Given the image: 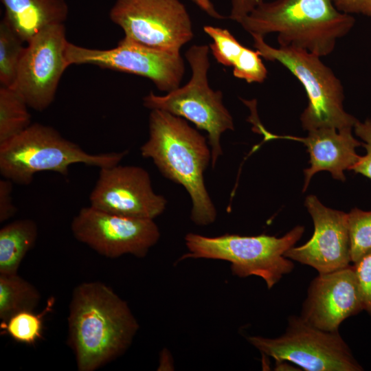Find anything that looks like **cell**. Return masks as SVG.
Masks as SVG:
<instances>
[{
	"instance_id": "603a6c76",
	"label": "cell",
	"mask_w": 371,
	"mask_h": 371,
	"mask_svg": "<svg viewBox=\"0 0 371 371\" xmlns=\"http://www.w3.org/2000/svg\"><path fill=\"white\" fill-rule=\"evenodd\" d=\"M54 303L53 299L40 313L34 311L19 312L6 322L1 323V330L15 341L32 345L41 338L43 327V316L47 313Z\"/></svg>"
},
{
	"instance_id": "f546056e",
	"label": "cell",
	"mask_w": 371,
	"mask_h": 371,
	"mask_svg": "<svg viewBox=\"0 0 371 371\" xmlns=\"http://www.w3.org/2000/svg\"><path fill=\"white\" fill-rule=\"evenodd\" d=\"M194 4H196L201 10L205 12L210 16L217 19L223 20L225 16L221 14L214 6L210 0H191Z\"/></svg>"
},
{
	"instance_id": "6da1fadb",
	"label": "cell",
	"mask_w": 371,
	"mask_h": 371,
	"mask_svg": "<svg viewBox=\"0 0 371 371\" xmlns=\"http://www.w3.org/2000/svg\"><path fill=\"white\" fill-rule=\"evenodd\" d=\"M67 321L78 371H94L120 357L139 328L127 303L101 282L75 287Z\"/></svg>"
},
{
	"instance_id": "d6986e66",
	"label": "cell",
	"mask_w": 371,
	"mask_h": 371,
	"mask_svg": "<svg viewBox=\"0 0 371 371\" xmlns=\"http://www.w3.org/2000/svg\"><path fill=\"white\" fill-rule=\"evenodd\" d=\"M38 237V227L32 219L16 220L0 229V273H17L19 266Z\"/></svg>"
},
{
	"instance_id": "5b68a950",
	"label": "cell",
	"mask_w": 371,
	"mask_h": 371,
	"mask_svg": "<svg viewBox=\"0 0 371 371\" xmlns=\"http://www.w3.org/2000/svg\"><path fill=\"white\" fill-rule=\"evenodd\" d=\"M304 227L297 225L282 237L261 234H224L208 237L194 233L185 236L188 252L179 260L206 258L231 263L234 275L240 278L255 276L262 278L269 289L290 273L294 265L284 253L301 238Z\"/></svg>"
},
{
	"instance_id": "d4e9b609",
	"label": "cell",
	"mask_w": 371,
	"mask_h": 371,
	"mask_svg": "<svg viewBox=\"0 0 371 371\" xmlns=\"http://www.w3.org/2000/svg\"><path fill=\"white\" fill-rule=\"evenodd\" d=\"M353 129L355 134L361 139L366 154L359 157L351 170L371 179V119H366L363 122L357 120Z\"/></svg>"
},
{
	"instance_id": "9a60e30c",
	"label": "cell",
	"mask_w": 371,
	"mask_h": 371,
	"mask_svg": "<svg viewBox=\"0 0 371 371\" xmlns=\"http://www.w3.org/2000/svg\"><path fill=\"white\" fill-rule=\"evenodd\" d=\"M363 309L353 265L319 273L310 283L300 317L325 331H338L341 324Z\"/></svg>"
},
{
	"instance_id": "e0dca14e",
	"label": "cell",
	"mask_w": 371,
	"mask_h": 371,
	"mask_svg": "<svg viewBox=\"0 0 371 371\" xmlns=\"http://www.w3.org/2000/svg\"><path fill=\"white\" fill-rule=\"evenodd\" d=\"M3 18L20 38L27 43L45 27L64 23L69 7L65 0H1Z\"/></svg>"
},
{
	"instance_id": "ba28073f",
	"label": "cell",
	"mask_w": 371,
	"mask_h": 371,
	"mask_svg": "<svg viewBox=\"0 0 371 371\" xmlns=\"http://www.w3.org/2000/svg\"><path fill=\"white\" fill-rule=\"evenodd\" d=\"M262 353L276 361H286L306 371H361L338 331L320 330L300 316L291 315L284 334L276 338L247 337Z\"/></svg>"
},
{
	"instance_id": "52a82bcc",
	"label": "cell",
	"mask_w": 371,
	"mask_h": 371,
	"mask_svg": "<svg viewBox=\"0 0 371 371\" xmlns=\"http://www.w3.org/2000/svg\"><path fill=\"white\" fill-rule=\"evenodd\" d=\"M254 47L262 58L286 67L303 85L308 104L300 116L302 128H353L357 119L344 109L341 80L321 57L303 49L267 44L263 36L252 34Z\"/></svg>"
},
{
	"instance_id": "277c9868",
	"label": "cell",
	"mask_w": 371,
	"mask_h": 371,
	"mask_svg": "<svg viewBox=\"0 0 371 371\" xmlns=\"http://www.w3.org/2000/svg\"><path fill=\"white\" fill-rule=\"evenodd\" d=\"M128 153L124 150L90 154L54 128L34 123L0 144V173L14 183L27 186L40 172H54L66 177L71 165L111 167L119 164Z\"/></svg>"
},
{
	"instance_id": "5bb4252c",
	"label": "cell",
	"mask_w": 371,
	"mask_h": 371,
	"mask_svg": "<svg viewBox=\"0 0 371 371\" xmlns=\"http://www.w3.org/2000/svg\"><path fill=\"white\" fill-rule=\"evenodd\" d=\"M304 205L312 217L314 232L305 244L292 247L284 257L326 273L350 265L348 213L324 205L315 195Z\"/></svg>"
},
{
	"instance_id": "cb8c5ba5",
	"label": "cell",
	"mask_w": 371,
	"mask_h": 371,
	"mask_svg": "<svg viewBox=\"0 0 371 371\" xmlns=\"http://www.w3.org/2000/svg\"><path fill=\"white\" fill-rule=\"evenodd\" d=\"M348 224L352 264L371 251V211L355 207L348 213Z\"/></svg>"
},
{
	"instance_id": "ffe728a7",
	"label": "cell",
	"mask_w": 371,
	"mask_h": 371,
	"mask_svg": "<svg viewBox=\"0 0 371 371\" xmlns=\"http://www.w3.org/2000/svg\"><path fill=\"white\" fill-rule=\"evenodd\" d=\"M41 300L38 290L18 273H0V319L6 322L24 311H34Z\"/></svg>"
},
{
	"instance_id": "44dd1931",
	"label": "cell",
	"mask_w": 371,
	"mask_h": 371,
	"mask_svg": "<svg viewBox=\"0 0 371 371\" xmlns=\"http://www.w3.org/2000/svg\"><path fill=\"white\" fill-rule=\"evenodd\" d=\"M28 107L14 89L0 86V144L19 135L32 124Z\"/></svg>"
},
{
	"instance_id": "83f0119b",
	"label": "cell",
	"mask_w": 371,
	"mask_h": 371,
	"mask_svg": "<svg viewBox=\"0 0 371 371\" xmlns=\"http://www.w3.org/2000/svg\"><path fill=\"white\" fill-rule=\"evenodd\" d=\"M336 8L348 14H361L371 16V0H332Z\"/></svg>"
},
{
	"instance_id": "4fadbf2b",
	"label": "cell",
	"mask_w": 371,
	"mask_h": 371,
	"mask_svg": "<svg viewBox=\"0 0 371 371\" xmlns=\"http://www.w3.org/2000/svg\"><path fill=\"white\" fill-rule=\"evenodd\" d=\"M89 201L90 206L104 212L153 220L164 212L168 203L153 190L147 170L120 164L100 168Z\"/></svg>"
},
{
	"instance_id": "4316f807",
	"label": "cell",
	"mask_w": 371,
	"mask_h": 371,
	"mask_svg": "<svg viewBox=\"0 0 371 371\" xmlns=\"http://www.w3.org/2000/svg\"><path fill=\"white\" fill-rule=\"evenodd\" d=\"M13 182L3 178L0 180V222L3 223L15 215L17 211L12 196Z\"/></svg>"
},
{
	"instance_id": "8992f818",
	"label": "cell",
	"mask_w": 371,
	"mask_h": 371,
	"mask_svg": "<svg viewBox=\"0 0 371 371\" xmlns=\"http://www.w3.org/2000/svg\"><path fill=\"white\" fill-rule=\"evenodd\" d=\"M210 51L206 45H192L185 54L192 70L189 81L164 95L150 91L144 97L143 104L150 110H162L181 117L205 131L211 149V165L214 168L223 153L221 137L227 131H234V123L223 104V93L210 87Z\"/></svg>"
},
{
	"instance_id": "9c48e42d",
	"label": "cell",
	"mask_w": 371,
	"mask_h": 371,
	"mask_svg": "<svg viewBox=\"0 0 371 371\" xmlns=\"http://www.w3.org/2000/svg\"><path fill=\"white\" fill-rule=\"evenodd\" d=\"M109 16L123 30V39L156 49L180 52L194 37L179 0H116Z\"/></svg>"
},
{
	"instance_id": "f1b7e54d",
	"label": "cell",
	"mask_w": 371,
	"mask_h": 371,
	"mask_svg": "<svg viewBox=\"0 0 371 371\" xmlns=\"http://www.w3.org/2000/svg\"><path fill=\"white\" fill-rule=\"evenodd\" d=\"M262 2L263 0H231L229 18L238 23Z\"/></svg>"
},
{
	"instance_id": "ac0fdd59",
	"label": "cell",
	"mask_w": 371,
	"mask_h": 371,
	"mask_svg": "<svg viewBox=\"0 0 371 371\" xmlns=\"http://www.w3.org/2000/svg\"><path fill=\"white\" fill-rule=\"evenodd\" d=\"M203 31L213 41L209 47L216 60L232 67L234 77L247 83L265 80L267 69L257 50L243 45L227 29L205 25Z\"/></svg>"
},
{
	"instance_id": "2e32d148",
	"label": "cell",
	"mask_w": 371,
	"mask_h": 371,
	"mask_svg": "<svg viewBox=\"0 0 371 371\" xmlns=\"http://www.w3.org/2000/svg\"><path fill=\"white\" fill-rule=\"evenodd\" d=\"M352 128H319L308 131L306 137H284L301 142L309 153L311 166L304 170L303 192L307 189L313 176L320 171L330 172L337 180H346L344 172L351 170L357 162L360 156L356 149L362 146V142L352 135Z\"/></svg>"
},
{
	"instance_id": "4dcf8cb0",
	"label": "cell",
	"mask_w": 371,
	"mask_h": 371,
	"mask_svg": "<svg viewBox=\"0 0 371 371\" xmlns=\"http://www.w3.org/2000/svg\"><path fill=\"white\" fill-rule=\"evenodd\" d=\"M371 17V16H370Z\"/></svg>"
},
{
	"instance_id": "3957f363",
	"label": "cell",
	"mask_w": 371,
	"mask_h": 371,
	"mask_svg": "<svg viewBox=\"0 0 371 371\" xmlns=\"http://www.w3.org/2000/svg\"><path fill=\"white\" fill-rule=\"evenodd\" d=\"M355 22L352 15L338 10L332 0H274L263 1L238 23L251 35L276 33L279 46L322 57L333 52Z\"/></svg>"
},
{
	"instance_id": "8fae6325",
	"label": "cell",
	"mask_w": 371,
	"mask_h": 371,
	"mask_svg": "<svg viewBox=\"0 0 371 371\" xmlns=\"http://www.w3.org/2000/svg\"><path fill=\"white\" fill-rule=\"evenodd\" d=\"M68 43L65 25L60 23L42 30L27 43L12 87L34 110L43 111L54 102L69 66L65 56Z\"/></svg>"
},
{
	"instance_id": "484cf974",
	"label": "cell",
	"mask_w": 371,
	"mask_h": 371,
	"mask_svg": "<svg viewBox=\"0 0 371 371\" xmlns=\"http://www.w3.org/2000/svg\"><path fill=\"white\" fill-rule=\"evenodd\" d=\"M352 265L359 284L363 309L371 317V251Z\"/></svg>"
},
{
	"instance_id": "7a4b0ae2",
	"label": "cell",
	"mask_w": 371,
	"mask_h": 371,
	"mask_svg": "<svg viewBox=\"0 0 371 371\" xmlns=\"http://www.w3.org/2000/svg\"><path fill=\"white\" fill-rule=\"evenodd\" d=\"M140 153L150 159L164 177L186 189L194 224L205 226L215 221L217 212L204 181V172L211 164V149L206 138L186 119L151 110L149 137L140 147Z\"/></svg>"
},
{
	"instance_id": "7c38bea8",
	"label": "cell",
	"mask_w": 371,
	"mask_h": 371,
	"mask_svg": "<svg viewBox=\"0 0 371 371\" xmlns=\"http://www.w3.org/2000/svg\"><path fill=\"white\" fill-rule=\"evenodd\" d=\"M71 229L76 240L109 258L124 254L144 258L160 237L153 219L115 215L91 206L80 210Z\"/></svg>"
},
{
	"instance_id": "30bf717a",
	"label": "cell",
	"mask_w": 371,
	"mask_h": 371,
	"mask_svg": "<svg viewBox=\"0 0 371 371\" xmlns=\"http://www.w3.org/2000/svg\"><path fill=\"white\" fill-rule=\"evenodd\" d=\"M65 56L69 65H92L150 80L167 93L180 87L185 74L180 52H170L120 40L109 49L85 47L68 43Z\"/></svg>"
},
{
	"instance_id": "7402d4cb",
	"label": "cell",
	"mask_w": 371,
	"mask_h": 371,
	"mask_svg": "<svg viewBox=\"0 0 371 371\" xmlns=\"http://www.w3.org/2000/svg\"><path fill=\"white\" fill-rule=\"evenodd\" d=\"M3 17L0 22V84L12 87L25 46Z\"/></svg>"
}]
</instances>
